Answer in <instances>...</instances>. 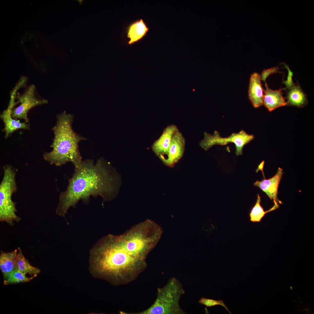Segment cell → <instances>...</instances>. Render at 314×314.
Wrapping results in <instances>:
<instances>
[{"mask_svg":"<svg viewBox=\"0 0 314 314\" xmlns=\"http://www.w3.org/2000/svg\"><path fill=\"white\" fill-rule=\"evenodd\" d=\"M204 136L203 139L201 141L199 144L204 150H208L214 145H225L233 143L235 145L236 154L237 156L242 154L244 146L254 138L253 135L249 134L242 130L238 133H233L229 137H221L219 133L216 131L213 135L205 132Z\"/></svg>","mask_w":314,"mask_h":314,"instance_id":"8992f818","label":"cell"},{"mask_svg":"<svg viewBox=\"0 0 314 314\" xmlns=\"http://www.w3.org/2000/svg\"><path fill=\"white\" fill-rule=\"evenodd\" d=\"M185 290L181 283L176 278L169 280L163 288L158 289L157 298L153 304L146 310L136 314H184L179 301Z\"/></svg>","mask_w":314,"mask_h":314,"instance_id":"277c9868","label":"cell"},{"mask_svg":"<svg viewBox=\"0 0 314 314\" xmlns=\"http://www.w3.org/2000/svg\"><path fill=\"white\" fill-rule=\"evenodd\" d=\"M185 141L178 129L174 133L167 158L163 163L171 167H173L184 154Z\"/></svg>","mask_w":314,"mask_h":314,"instance_id":"30bf717a","label":"cell"},{"mask_svg":"<svg viewBox=\"0 0 314 314\" xmlns=\"http://www.w3.org/2000/svg\"><path fill=\"white\" fill-rule=\"evenodd\" d=\"M286 96V106L303 108L308 104L306 94L297 83L292 86L285 88Z\"/></svg>","mask_w":314,"mask_h":314,"instance_id":"4fadbf2b","label":"cell"},{"mask_svg":"<svg viewBox=\"0 0 314 314\" xmlns=\"http://www.w3.org/2000/svg\"><path fill=\"white\" fill-rule=\"evenodd\" d=\"M260 75L254 72L250 76L248 89V96L253 106L258 108L263 105L264 90L261 82Z\"/></svg>","mask_w":314,"mask_h":314,"instance_id":"7c38bea8","label":"cell"},{"mask_svg":"<svg viewBox=\"0 0 314 314\" xmlns=\"http://www.w3.org/2000/svg\"><path fill=\"white\" fill-rule=\"evenodd\" d=\"M56 117V124L52 128L54 134L51 146L52 149L45 153L43 158L51 165L60 166L71 162L76 166L82 160L79 143L85 139L73 130L72 115L64 111Z\"/></svg>","mask_w":314,"mask_h":314,"instance_id":"3957f363","label":"cell"},{"mask_svg":"<svg viewBox=\"0 0 314 314\" xmlns=\"http://www.w3.org/2000/svg\"><path fill=\"white\" fill-rule=\"evenodd\" d=\"M35 277V276H33L30 277H28L26 276L25 274L15 269L3 276V284L4 285H8L27 282L30 281Z\"/></svg>","mask_w":314,"mask_h":314,"instance_id":"ac0fdd59","label":"cell"},{"mask_svg":"<svg viewBox=\"0 0 314 314\" xmlns=\"http://www.w3.org/2000/svg\"><path fill=\"white\" fill-rule=\"evenodd\" d=\"M178 129L174 125L168 126L165 129L160 136L152 146L153 151L163 163L167 156L173 135Z\"/></svg>","mask_w":314,"mask_h":314,"instance_id":"9c48e42d","label":"cell"},{"mask_svg":"<svg viewBox=\"0 0 314 314\" xmlns=\"http://www.w3.org/2000/svg\"><path fill=\"white\" fill-rule=\"evenodd\" d=\"M14 94H11L10 101L7 109L4 110L0 115L4 125L3 130L5 132L4 137L7 138L15 131L20 129L29 130L30 125L28 123L21 122L19 120H16L11 116L12 110L16 105L15 102V96Z\"/></svg>","mask_w":314,"mask_h":314,"instance_id":"ba28073f","label":"cell"},{"mask_svg":"<svg viewBox=\"0 0 314 314\" xmlns=\"http://www.w3.org/2000/svg\"><path fill=\"white\" fill-rule=\"evenodd\" d=\"M75 168L67 187L60 194L56 210L57 215L63 217L71 206L80 199L87 202L90 197H102L104 201L113 199L120 186V177L110 163L103 158L94 164L92 160L81 161Z\"/></svg>","mask_w":314,"mask_h":314,"instance_id":"7a4b0ae2","label":"cell"},{"mask_svg":"<svg viewBox=\"0 0 314 314\" xmlns=\"http://www.w3.org/2000/svg\"><path fill=\"white\" fill-rule=\"evenodd\" d=\"M199 302L201 305L206 306V307L220 305L224 307L230 314H232L223 301L222 300H217L202 297L199 300Z\"/></svg>","mask_w":314,"mask_h":314,"instance_id":"d6986e66","label":"cell"},{"mask_svg":"<svg viewBox=\"0 0 314 314\" xmlns=\"http://www.w3.org/2000/svg\"><path fill=\"white\" fill-rule=\"evenodd\" d=\"M16 269L21 273L36 276L40 273V270L32 266L24 257L20 248L18 249V254L16 263Z\"/></svg>","mask_w":314,"mask_h":314,"instance_id":"2e32d148","label":"cell"},{"mask_svg":"<svg viewBox=\"0 0 314 314\" xmlns=\"http://www.w3.org/2000/svg\"><path fill=\"white\" fill-rule=\"evenodd\" d=\"M265 89L264 90V105L269 111H272L275 109L286 106L285 98L282 96V90H273L269 88L266 83H265Z\"/></svg>","mask_w":314,"mask_h":314,"instance_id":"5bb4252c","label":"cell"},{"mask_svg":"<svg viewBox=\"0 0 314 314\" xmlns=\"http://www.w3.org/2000/svg\"><path fill=\"white\" fill-rule=\"evenodd\" d=\"M3 176L0 184V220L10 225L13 222H19L20 218L16 214V204L12 196L17 189L15 176L17 170L12 165L3 167Z\"/></svg>","mask_w":314,"mask_h":314,"instance_id":"5b68a950","label":"cell"},{"mask_svg":"<svg viewBox=\"0 0 314 314\" xmlns=\"http://www.w3.org/2000/svg\"><path fill=\"white\" fill-rule=\"evenodd\" d=\"M279 69V68L278 67H275L269 69H264L260 75L261 80L263 81L265 83L266 82V79L270 75L274 73H280Z\"/></svg>","mask_w":314,"mask_h":314,"instance_id":"ffe728a7","label":"cell"},{"mask_svg":"<svg viewBox=\"0 0 314 314\" xmlns=\"http://www.w3.org/2000/svg\"><path fill=\"white\" fill-rule=\"evenodd\" d=\"M17 101V104L20 103L17 107H14L11 112L12 118L16 120L23 119L28 123L29 120L28 117L29 111L33 108L39 105L46 104L47 101L38 97L35 86L31 85L29 86L22 94L18 93L15 96Z\"/></svg>","mask_w":314,"mask_h":314,"instance_id":"52a82bcc","label":"cell"},{"mask_svg":"<svg viewBox=\"0 0 314 314\" xmlns=\"http://www.w3.org/2000/svg\"><path fill=\"white\" fill-rule=\"evenodd\" d=\"M261 197L258 194L256 203L249 214L250 220L252 222H260L266 213L275 210L278 207V203L274 202V206L271 208L265 211L261 205Z\"/></svg>","mask_w":314,"mask_h":314,"instance_id":"e0dca14e","label":"cell"},{"mask_svg":"<svg viewBox=\"0 0 314 314\" xmlns=\"http://www.w3.org/2000/svg\"><path fill=\"white\" fill-rule=\"evenodd\" d=\"M284 65V68H286L288 71V75L287 80L283 81V83L286 86V88H289L294 84L292 80V77L293 76V72L291 70L288 66L284 63H282Z\"/></svg>","mask_w":314,"mask_h":314,"instance_id":"44dd1931","label":"cell"},{"mask_svg":"<svg viewBox=\"0 0 314 314\" xmlns=\"http://www.w3.org/2000/svg\"><path fill=\"white\" fill-rule=\"evenodd\" d=\"M283 170L280 167L278 169L276 174L272 177L265 179L261 181H256L254 185L258 187L265 192L269 198L273 200L274 202L281 204V202L278 198V188L283 174Z\"/></svg>","mask_w":314,"mask_h":314,"instance_id":"8fae6325","label":"cell"},{"mask_svg":"<svg viewBox=\"0 0 314 314\" xmlns=\"http://www.w3.org/2000/svg\"><path fill=\"white\" fill-rule=\"evenodd\" d=\"M160 237L158 226L149 220L122 235L106 236L90 250V271L95 277L113 285L127 283L146 268L147 255Z\"/></svg>","mask_w":314,"mask_h":314,"instance_id":"6da1fadb","label":"cell"},{"mask_svg":"<svg viewBox=\"0 0 314 314\" xmlns=\"http://www.w3.org/2000/svg\"><path fill=\"white\" fill-rule=\"evenodd\" d=\"M18 250L10 252H1L0 256V268L4 276L16 269Z\"/></svg>","mask_w":314,"mask_h":314,"instance_id":"9a60e30c","label":"cell"}]
</instances>
